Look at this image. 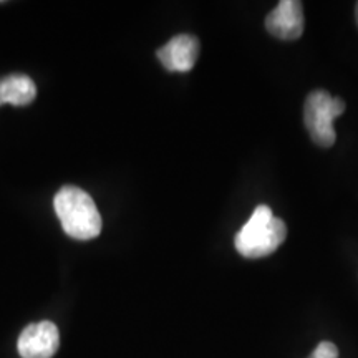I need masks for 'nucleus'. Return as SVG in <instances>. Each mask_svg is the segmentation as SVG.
<instances>
[{"mask_svg": "<svg viewBox=\"0 0 358 358\" xmlns=\"http://www.w3.org/2000/svg\"><path fill=\"white\" fill-rule=\"evenodd\" d=\"M287 237V226L266 204L257 206L249 221L236 234V250L245 259L271 256Z\"/></svg>", "mask_w": 358, "mask_h": 358, "instance_id": "1", "label": "nucleus"}, {"mask_svg": "<svg viewBox=\"0 0 358 358\" xmlns=\"http://www.w3.org/2000/svg\"><path fill=\"white\" fill-rule=\"evenodd\" d=\"M53 206L64 231L73 239L90 241L101 232V216L95 201L80 187H62L53 199Z\"/></svg>", "mask_w": 358, "mask_h": 358, "instance_id": "2", "label": "nucleus"}, {"mask_svg": "<svg viewBox=\"0 0 358 358\" xmlns=\"http://www.w3.org/2000/svg\"><path fill=\"white\" fill-rule=\"evenodd\" d=\"M345 111L342 98L332 96L324 90H317L307 96L303 105V123L315 145L330 148L335 145V118Z\"/></svg>", "mask_w": 358, "mask_h": 358, "instance_id": "3", "label": "nucleus"}, {"mask_svg": "<svg viewBox=\"0 0 358 358\" xmlns=\"http://www.w3.org/2000/svg\"><path fill=\"white\" fill-rule=\"evenodd\" d=\"M60 345L58 329L52 322H38L25 327L17 348L22 358H52Z\"/></svg>", "mask_w": 358, "mask_h": 358, "instance_id": "4", "label": "nucleus"}, {"mask_svg": "<svg viewBox=\"0 0 358 358\" xmlns=\"http://www.w3.org/2000/svg\"><path fill=\"white\" fill-rule=\"evenodd\" d=\"M268 34L280 40H297L303 34V10L299 0H282L266 17Z\"/></svg>", "mask_w": 358, "mask_h": 358, "instance_id": "5", "label": "nucleus"}, {"mask_svg": "<svg viewBox=\"0 0 358 358\" xmlns=\"http://www.w3.org/2000/svg\"><path fill=\"white\" fill-rule=\"evenodd\" d=\"M161 65L168 71L186 73L196 65L199 55V40L189 34H181L173 37L166 45L156 52Z\"/></svg>", "mask_w": 358, "mask_h": 358, "instance_id": "6", "label": "nucleus"}, {"mask_svg": "<svg viewBox=\"0 0 358 358\" xmlns=\"http://www.w3.org/2000/svg\"><path fill=\"white\" fill-rule=\"evenodd\" d=\"M37 96L35 83L27 75H8L0 80V106L13 105L25 106L30 105Z\"/></svg>", "mask_w": 358, "mask_h": 358, "instance_id": "7", "label": "nucleus"}, {"mask_svg": "<svg viewBox=\"0 0 358 358\" xmlns=\"http://www.w3.org/2000/svg\"><path fill=\"white\" fill-rule=\"evenodd\" d=\"M313 358H338V348L332 342H320L312 352Z\"/></svg>", "mask_w": 358, "mask_h": 358, "instance_id": "8", "label": "nucleus"}, {"mask_svg": "<svg viewBox=\"0 0 358 358\" xmlns=\"http://www.w3.org/2000/svg\"><path fill=\"white\" fill-rule=\"evenodd\" d=\"M355 19H357V25H358V3H357V7H355Z\"/></svg>", "mask_w": 358, "mask_h": 358, "instance_id": "9", "label": "nucleus"}, {"mask_svg": "<svg viewBox=\"0 0 358 358\" xmlns=\"http://www.w3.org/2000/svg\"><path fill=\"white\" fill-rule=\"evenodd\" d=\"M310 358H313V357H310Z\"/></svg>", "mask_w": 358, "mask_h": 358, "instance_id": "10", "label": "nucleus"}]
</instances>
